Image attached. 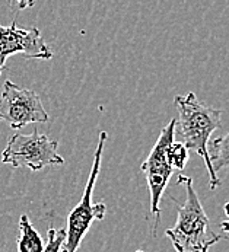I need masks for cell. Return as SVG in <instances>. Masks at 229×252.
I'll return each mask as SVG.
<instances>
[{
  "instance_id": "3957f363",
  "label": "cell",
  "mask_w": 229,
  "mask_h": 252,
  "mask_svg": "<svg viewBox=\"0 0 229 252\" xmlns=\"http://www.w3.org/2000/svg\"><path fill=\"white\" fill-rule=\"evenodd\" d=\"M108 134L105 131L99 133L98 146L95 149L94 155V163L88 177V182L85 185V191L82 195V200L76 204V207L70 212L67 217V229H66V239L62 247V252H76L88 233L89 227L92 226L94 220H104L107 207L104 203L94 204L92 203V194L95 188V182L99 175L101 162H102V152L107 142Z\"/></svg>"
},
{
  "instance_id": "52a82bcc",
  "label": "cell",
  "mask_w": 229,
  "mask_h": 252,
  "mask_svg": "<svg viewBox=\"0 0 229 252\" xmlns=\"http://www.w3.org/2000/svg\"><path fill=\"white\" fill-rule=\"evenodd\" d=\"M22 54L25 59L51 60L53 51L47 45L38 28H18L16 21L9 27L0 24V74L10 56Z\"/></svg>"
},
{
  "instance_id": "6da1fadb",
  "label": "cell",
  "mask_w": 229,
  "mask_h": 252,
  "mask_svg": "<svg viewBox=\"0 0 229 252\" xmlns=\"http://www.w3.org/2000/svg\"><path fill=\"white\" fill-rule=\"evenodd\" d=\"M174 104L178 109V120H175V131H178L183 137L184 146L189 150L196 152L203 159L210 178L209 187L210 189H216L221 185V180L213 171L207 146L212 133L221 127L222 111L204 105L197 99L196 94L193 92L175 96Z\"/></svg>"
},
{
  "instance_id": "9c48e42d",
  "label": "cell",
  "mask_w": 229,
  "mask_h": 252,
  "mask_svg": "<svg viewBox=\"0 0 229 252\" xmlns=\"http://www.w3.org/2000/svg\"><path fill=\"white\" fill-rule=\"evenodd\" d=\"M207 150H209L213 171L216 174L229 168V133L209 142Z\"/></svg>"
},
{
  "instance_id": "8992f818",
  "label": "cell",
  "mask_w": 229,
  "mask_h": 252,
  "mask_svg": "<svg viewBox=\"0 0 229 252\" xmlns=\"http://www.w3.org/2000/svg\"><path fill=\"white\" fill-rule=\"evenodd\" d=\"M0 121L16 130L33 123H47L48 112L37 92L6 80L0 95Z\"/></svg>"
},
{
  "instance_id": "30bf717a",
  "label": "cell",
  "mask_w": 229,
  "mask_h": 252,
  "mask_svg": "<svg viewBox=\"0 0 229 252\" xmlns=\"http://www.w3.org/2000/svg\"><path fill=\"white\" fill-rule=\"evenodd\" d=\"M166 158H168V162L169 165L174 168V169H178V171H183L190 159V150L184 146L183 142H172L171 146L168 147V152H166Z\"/></svg>"
},
{
  "instance_id": "8fae6325",
  "label": "cell",
  "mask_w": 229,
  "mask_h": 252,
  "mask_svg": "<svg viewBox=\"0 0 229 252\" xmlns=\"http://www.w3.org/2000/svg\"><path fill=\"white\" fill-rule=\"evenodd\" d=\"M66 239V229L50 227L47 232V244L44 245L42 252H62V247Z\"/></svg>"
},
{
  "instance_id": "7a4b0ae2",
  "label": "cell",
  "mask_w": 229,
  "mask_h": 252,
  "mask_svg": "<svg viewBox=\"0 0 229 252\" xmlns=\"http://www.w3.org/2000/svg\"><path fill=\"white\" fill-rule=\"evenodd\" d=\"M178 184L186 188L187 197L184 204H180L177 198L171 195V200L177 204V221L174 227L165 232V236L172 242L177 252H209L215 244L222 241L224 236L212 230L210 220L193 187L190 177L180 175Z\"/></svg>"
},
{
  "instance_id": "ba28073f",
  "label": "cell",
  "mask_w": 229,
  "mask_h": 252,
  "mask_svg": "<svg viewBox=\"0 0 229 252\" xmlns=\"http://www.w3.org/2000/svg\"><path fill=\"white\" fill-rule=\"evenodd\" d=\"M16 245H18V252L44 251V241L27 215H22L19 219V235L16 239Z\"/></svg>"
},
{
  "instance_id": "5bb4252c",
  "label": "cell",
  "mask_w": 229,
  "mask_h": 252,
  "mask_svg": "<svg viewBox=\"0 0 229 252\" xmlns=\"http://www.w3.org/2000/svg\"><path fill=\"white\" fill-rule=\"evenodd\" d=\"M136 252H145V251H136Z\"/></svg>"
},
{
  "instance_id": "4fadbf2b",
  "label": "cell",
  "mask_w": 229,
  "mask_h": 252,
  "mask_svg": "<svg viewBox=\"0 0 229 252\" xmlns=\"http://www.w3.org/2000/svg\"><path fill=\"white\" fill-rule=\"evenodd\" d=\"M224 210H225V215H227V217L229 219V201L225 204V207H224ZM221 230L222 232H225V233H229V220H225V221H222L221 224Z\"/></svg>"
},
{
  "instance_id": "5b68a950",
  "label": "cell",
  "mask_w": 229,
  "mask_h": 252,
  "mask_svg": "<svg viewBox=\"0 0 229 252\" xmlns=\"http://www.w3.org/2000/svg\"><path fill=\"white\" fill-rule=\"evenodd\" d=\"M175 123L177 121L174 118L162 128L149 156L143 160V163L140 166L142 172L146 177L148 188L151 192V213L155 216L152 229L153 236H156V230H158L159 220H161V210H159L161 198L168 185V181L175 171L169 165L168 158H166L168 147L175 140Z\"/></svg>"
},
{
  "instance_id": "277c9868",
  "label": "cell",
  "mask_w": 229,
  "mask_h": 252,
  "mask_svg": "<svg viewBox=\"0 0 229 252\" xmlns=\"http://www.w3.org/2000/svg\"><path fill=\"white\" fill-rule=\"evenodd\" d=\"M59 142L34 130L31 134L16 133L9 137L1 153V162L13 168H28L38 172L45 166L63 165L65 158L59 155Z\"/></svg>"
},
{
  "instance_id": "7c38bea8",
  "label": "cell",
  "mask_w": 229,
  "mask_h": 252,
  "mask_svg": "<svg viewBox=\"0 0 229 252\" xmlns=\"http://www.w3.org/2000/svg\"><path fill=\"white\" fill-rule=\"evenodd\" d=\"M15 1L18 3L19 10H25V9H30V7L35 6V0H15Z\"/></svg>"
}]
</instances>
